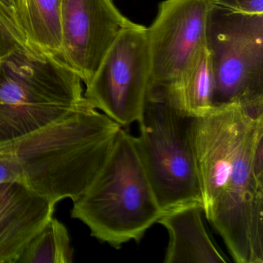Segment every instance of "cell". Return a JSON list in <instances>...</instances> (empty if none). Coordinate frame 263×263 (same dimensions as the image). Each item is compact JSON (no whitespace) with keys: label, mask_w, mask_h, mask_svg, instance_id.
I'll return each instance as SVG.
<instances>
[{"label":"cell","mask_w":263,"mask_h":263,"mask_svg":"<svg viewBox=\"0 0 263 263\" xmlns=\"http://www.w3.org/2000/svg\"><path fill=\"white\" fill-rule=\"evenodd\" d=\"M192 117L165 101L146 99L135 137L141 162L163 212L201 203L190 139Z\"/></svg>","instance_id":"5b68a950"},{"label":"cell","mask_w":263,"mask_h":263,"mask_svg":"<svg viewBox=\"0 0 263 263\" xmlns=\"http://www.w3.org/2000/svg\"><path fill=\"white\" fill-rule=\"evenodd\" d=\"M215 7L246 15H263V0H213Z\"/></svg>","instance_id":"e0dca14e"},{"label":"cell","mask_w":263,"mask_h":263,"mask_svg":"<svg viewBox=\"0 0 263 263\" xmlns=\"http://www.w3.org/2000/svg\"><path fill=\"white\" fill-rule=\"evenodd\" d=\"M207 45L213 70V107L236 104L263 114V15L214 6Z\"/></svg>","instance_id":"8992f818"},{"label":"cell","mask_w":263,"mask_h":263,"mask_svg":"<svg viewBox=\"0 0 263 263\" xmlns=\"http://www.w3.org/2000/svg\"><path fill=\"white\" fill-rule=\"evenodd\" d=\"M0 12L28 40L27 10L23 0H0Z\"/></svg>","instance_id":"2e32d148"},{"label":"cell","mask_w":263,"mask_h":263,"mask_svg":"<svg viewBox=\"0 0 263 263\" xmlns=\"http://www.w3.org/2000/svg\"><path fill=\"white\" fill-rule=\"evenodd\" d=\"M213 0H164L147 27L150 75L147 99L173 106L180 82L207 41Z\"/></svg>","instance_id":"52a82bcc"},{"label":"cell","mask_w":263,"mask_h":263,"mask_svg":"<svg viewBox=\"0 0 263 263\" xmlns=\"http://www.w3.org/2000/svg\"><path fill=\"white\" fill-rule=\"evenodd\" d=\"M23 1H24V5H25L26 7V0H23ZM26 10H27V7H26Z\"/></svg>","instance_id":"ac0fdd59"},{"label":"cell","mask_w":263,"mask_h":263,"mask_svg":"<svg viewBox=\"0 0 263 263\" xmlns=\"http://www.w3.org/2000/svg\"><path fill=\"white\" fill-rule=\"evenodd\" d=\"M206 219L237 263H263V114L236 104L192 118Z\"/></svg>","instance_id":"6da1fadb"},{"label":"cell","mask_w":263,"mask_h":263,"mask_svg":"<svg viewBox=\"0 0 263 263\" xmlns=\"http://www.w3.org/2000/svg\"><path fill=\"white\" fill-rule=\"evenodd\" d=\"M28 44L24 33L0 12V61Z\"/></svg>","instance_id":"9a60e30c"},{"label":"cell","mask_w":263,"mask_h":263,"mask_svg":"<svg viewBox=\"0 0 263 263\" xmlns=\"http://www.w3.org/2000/svg\"><path fill=\"white\" fill-rule=\"evenodd\" d=\"M26 7L28 41L60 58L62 47L60 0H26Z\"/></svg>","instance_id":"4fadbf2b"},{"label":"cell","mask_w":263,"mask_h":263,"mask_svg":"<svg viewBox=\"0 0 263 263\" xmlns=\"http://www.w3.org/2000/svg\"><path fill=\"white\" fill-rule=\"evenodd\" d=\"M73 254L67 228L52 218L29 243L17 263H70Z\"/></svg>","instance_id":"5bb4252c"},{"label":"cell","mask_w":263,"mask_h":263,"mask_svg":"<svg viewBox=\"0 0 263 263\" xmlns=\"http://www.w3.org/2000/svg\"><path fill=\"white\" fill-rule=\"evenodd\" d=\"M213 89L212 58L206 41L183 75L173 107L192 118L204 116L213 108Z\"/></svg>","instance_id":"7c38bea8"},{"label":"cell","mask_w":263,"mask_h":263,"mask_svg":"<svg viewBox=\"0 0 263 263\" xmlns=\"http://www.w3.org/2000/svg\"><path fill=\"white\" fill-rule=\"evenodd\" d=\"M150 75L147 27H126L104 57L84 97L98 110L126 127L142 117Z\"/></svg>","instance_id":"ba28073f"},{"label":"cell","mask_w":263,"mask_h":263,"mask_svg":"<svg viewBox=\"0 0 263 263\" xmlns=\"http://www.w3.org/2000/svg\"><path fill=\"white\" fill-rule=\"evenodd\" d=\"M73 202L71 216L85 224L92 236L116 249L132 240L139 242L164 214L135 136L122 127L96 178Z\"/></svg>","instance_id":"3957f363"},{"label":"cell","mask_w":263,"mask_h":263,"mask_svg":"<svg viewBox=\"0 0 263 263\" xmlns=\"http://www.w3.org/2000/svg\"><path fill=\"white\" fill-rule=\"evenodd\" d=\"M121 127L88 101L0 147V183L17 181L55 204L76 201L104 165Z\"/></svg>","instance_id":"7a4b0ae2"},{"label":"cell","mask_w":263,"mask_h":263,"mask_svg":"<svg viewBox=\"0 0 263 263\" xmlns=\"http://www.w3.org/2000/svg\"><path fill=\"white\" fill-rule=\"evenodd\" d=\"M82 81L61 58L33 44L0 61V147L88 102Z\"/></svg>","instance_id":"277c9868"},{"label":"cell","mask_w":263,"mask_h":263,"mask_svg":"<svg viewBox=\"0 0 263 263\" xmlns=\"http://www.w3.org/2000/svg\"><path fill=\"white\" fill-rule=\"evenodd\" d=\"M55 205L17 181L0 183V263H17Z\"/></svg>","instance_id":"30bf717a"},{"label":"cell","mask_w":263,"mask_h":263,"mask_svg":"<svg viewBox=\"0 0 263 263\" xmlns=\"http://www.w3.org/2000/svg\"><path fill=\"white\" fill-rule=\"evenodd\" d=\"M202 204L195 202L164 212L158 222L169 235L165 263H226L203 222Z\"/></svg>","instance_id":"8fae6325"},{"label":"cell","mask_w":263,"mask_h":263,"mask_svg":"<svg viewBox=\"0 0 263 263\" xmlns=\"http://www.w3.org/2000/svg\"><path fill=\"white\" fill-rule=\"evenodd\" d=\"M61 59L86 86L120 33L133 22L112 0H60Z\"/></svg>","instance_id":"9c48e42d"}]
</instances>
